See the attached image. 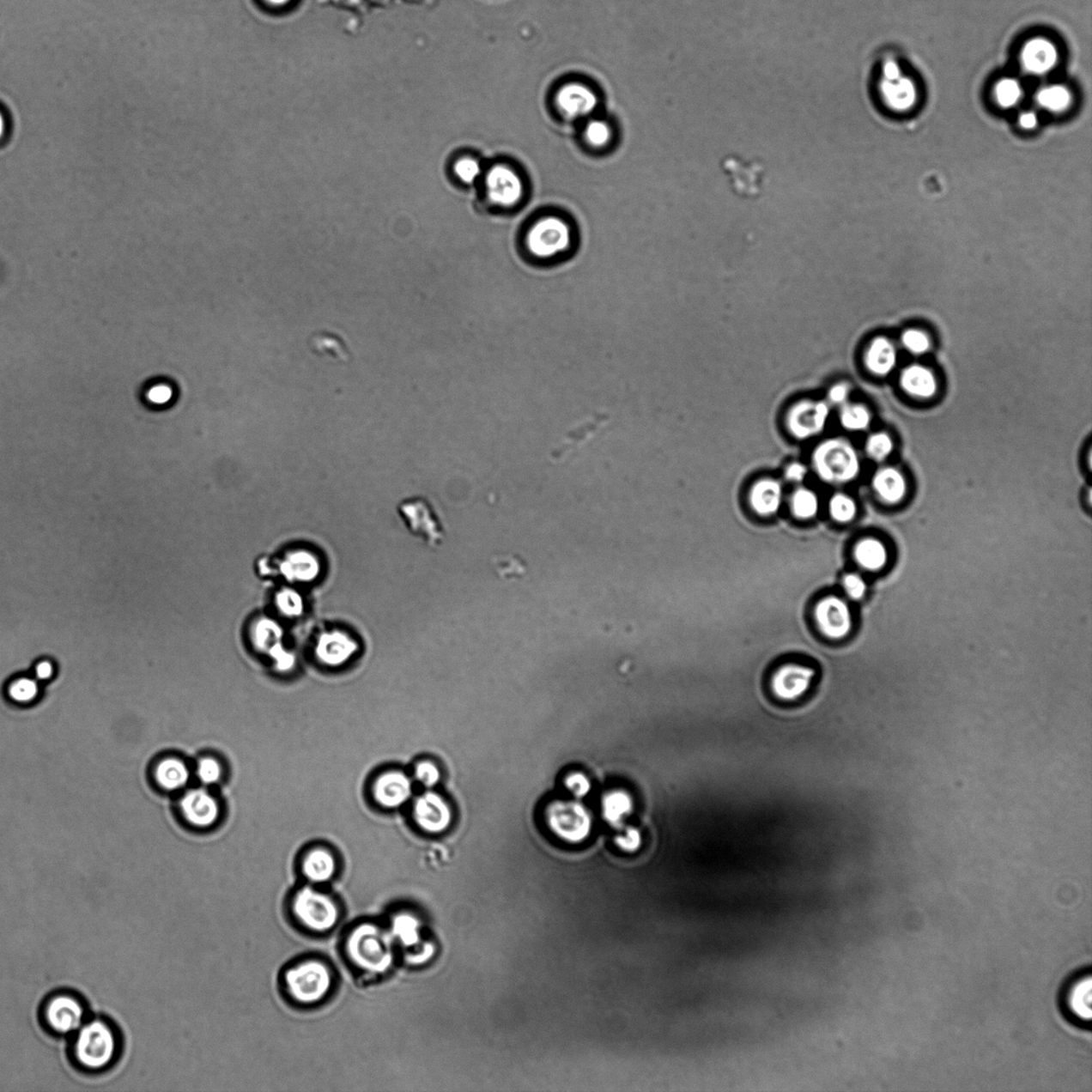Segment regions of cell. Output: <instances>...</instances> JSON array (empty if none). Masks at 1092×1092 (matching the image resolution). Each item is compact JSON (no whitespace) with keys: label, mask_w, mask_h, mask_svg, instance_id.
Listing matches in <instances>:
<instances>
[{"label":"cell","mask_w":1092,"mask_h":1092,"mask_svg":"<svg viewBox=\"0 0 1092 1092\" xmlns=\"http://www.w3.org/2000/svg\"><path fill=\"white\" fill-rule=\"evenodd\" d=\"M556 104L563 116L580 118L588 117L596 110L598 96L583 83L572 82L557 92Z\"/></svg>","instance_id":"15"},{"label":"cell","mask_w":1092,"mask_h":1092,"mask_svg":"<svg viewBox=\"0 0 1092 1092\" xmlns=\"http://www.w3.org/2000/svg\"><path fill=\"white\" fill-rule=\"evenodd\" d=\"M602 808L605 821L611 826L619 827L622 825L625 817L632 813L633 799L627 792H610L603 798Z\"/></svg>","instance_id":"28"},{"label":"cell","mask_w":1092,"mask_h":1092,"mask_svg":"<svg viewBox=\"0 0 1092 1092\" xmlns=\"http://www.w3.org/2000/svg\"><path fill=\"white\" fill-rule=\"evenodd\" d=\"M813 465L818 476L829 483L852 482L860 472V462L852 445L843 440H829L813 453Z\"/></svg>","instance_id":"5"},{"label":"cell","mask_w":1092,"mask_h":1092,"mask_svg":"<svg viewBox=\"0 0 1092 1092\" xmlns=\"http://www.w3.org/2000/svg\"><path fill=\"white\" fill-rule=\"evenodd\" d=\"M829 416V408L822 402L804 400L795 404L787 414V427L792 435L808 439L822 433Z\"/></svg>","instance_id":"11"},{"label":"cell","mask_w":1092,"mask_h":1092,"mask_svg":"<svg viewBox=\"0 0 1092 1092\" xmlns=\"http://www.w3.org/2000/svg\"><path fill=\"white\" fill-rule=\"evenodd\" d=\"M816 619L821 632L830 640H842L852 631L851 610L840 598L828 597L819 602Z\"/></svg>","instance_id":"12"},{"label":"cell","mask_w":1092,"mask_h":1092,"mask_svg":"<svg viewBox=\"0 0 1092 1092\" xmlns=\"http://www.w3.org/2000/svg\"><path fill=\"white\" fill-rule=\"evenodd\" d=\"M455 173L462 183L472 185L476 183L482 174V166L473 158H464L455 165Z\"/></svg>","instance_id":"38"},{"label":"cell","mask_w":1092,"mask_h":1092,"mask_svg":"<svg viewBox=\"0 0 1092 1092\" xmlns=\"http://www.w3.org/2000/svg\"><path fill=\"white\" fill-rule=\"evenodd\" d=\"M831 517L840 523L851 522L857 513V506L851 497L845 494H836L832 497L829 504Z\"/></svg>","instance_id":"35"},{"label":"cell","mask_w":1092,"mask_h":1092,"mask_svg":"<svg viewBox=\"0 0 1092 1092\" xmlns=\"http://www.w3.org/2000/svg\"><path fill=\"white\" fill-rule=\"evenodd\" d=\"M521 246L524 254L531 262L543 265L561 262L576 248L574 228L561 215H543L526 228Z\"/></svg>","instance_id":"2"},{"label":"cell","mask_w":1092,"mask_h":1092,"mask_svg":"<svg viewBox=\"0 0 1092 1092\" xmlns=\"http://www.w3.org/2000/svg\"><path fill=\"white\" fill-rule=\"evenodd\" d=\"M901 386L909 394L918 397H931L937 391V382L928 369L921 367H911L902 373Z\"/></svg>","instance_id":"25"},{"label":"cell","mask_w":1092,"mask_h":1092,"mask_svg":"<svg viewBox=\"0 0 1092 1092\" xmlns=\"http://www.w3.org/2000/svg\"><path fill=\"white\" fill-rule=\"evenodd\" d=\"M883 75L886 81H896L901 78V70L895 63H887L883 67Z\"/></svg>","instance_id":"50"},{"label":"cell","mask_w":1092,"mask_h":1092,"mask_svg":"<svg viewBox=\"0 0 1092 1092\" xmlns=\"http://www.w3.org/2000/svg\"><path fill=\"white\" fill-rule=\"evenodd\" d=\"M3 130H4L3 117V114L0 113V138H2V136L3 134Z\"/></svg>","instance_id":"52"},{"label":"cell","mask_w":1092,"mask_h":1092,"mask_svg":"<svg viewBox=\"0 0 1092 1092\" xmlns=\"http://www.w3.org/2000/svg\"><path fill=\"white\" fill-rule=\"evenodd\" d=\"M814 676L816 671L811 668L797 664H786L774 673L770 686L779 699L792 701L807 693Z\"/></svg>","instance_id":"13"},{"label":"cell","mask_w":1092,"mask_h":1092,"mask_svg":"<svg viewBox=\"0 0 1092 1092\" xmlns=\"http://www.w3.org/2000/svg\"><path fill=\"white\" fill-rule=\"evenodd\" d=\"M871 416L864 407L858 404L846 406L840 412V422L848 430H864L869 426Z\"/></svg>","instance_id":"34"},{"label":"cell","mask_w":1092,"mask_h":1092,"mask_svg":"<svg viewBox=\"0 0 1092 1092\" xmlns=\"http://www.w3.org/2000/svg\"><path fill=\"white\" fill-rule=\"evenodd\" d=\"M565 786L576 798H584L592 790L589 779L581 773H573L566 778Z\"/></svg>","instance_id":"43"},{"label":"cell","mask_w":1092,"mask_h":1092,"mask_svg":"<svg viewBox=\"0 0 1092 1092\" xmlns=\"http://www.w3.org/2000/svg\"><path fill=\"white\" fill-rule=\"evenodd\" d=\"M347 952L351 962L369 974H383L393 964L389 937L376 925L356 927L348 937Z\"/></svg>","instance_id":"4"},{"label":"cell","mask_w":1092,"mask_h":1092,"mask_svg":"<svg viewBox=\"0 0 1092 1092\" xmlns=\"http://www.w3.org/2000/svg\"><path fill=\"white\" fill-rule=\"evenodd\" d=\"M611 129L609 123L601 120H593L585 126V136L589 144L594 148L605 147L610 143L611 139Z\"/></svg>","instance_id":"36"},{"label":"cell","mask_w":1092,"mask_h":1092,"mask_svg":"<svg viewBox=\"0 0 1092 1092\" xmlns=\"http://www.w3.org/2000/svg\"><path fill=\"white\" fill-rule=\"evenodd\" d=\"M120 1029L103 1016H92L69 1038L68 1054L75 1068L91 1076L112 1069L121 1058Z\"/></svg>","instance_id":"1"},{"label":"cell","mask_w":1092,"mask_h":1092,"mask_svg":"<svg viewBox=\"0 0 1092 1092\" xmlns=\"http://www.w3.org/2000/svg\"><path fill=\"white\" fill-rule=\"evenodd\" d=\"M615 842L616 846L622 849L623 852H635L641 846L642 838L640 831L637 828L628 827L622 834L616 836Z\"/></svg>","instance_id":"41"},{"label":"cell","mask_w":1092,"mask_h":1092,"mask_svg":"<svg viewBox=\"0 0 1092 1092\" xmlns=\"http://www.w3.org/2000/svg\"><path fill=\"white\" fill-rule=\"evenodd\" d=\"M416 777L418 782L426 787H434L440 781V772L437 767L430 761H422L416 768Z\"/></svg>","instance_id":"44"},{"label":"cell","mask_w":1092,"mask_h":1092,"mask_svg":"<svg viewBox=\"0 0 1092 1092\" xmlns=\"http://www.w3.org/2000/svg\"><path fill=\"white\" fill-rule=\"evenodd\" d=\"M1039 104L1043 107L1052 110V112H1061L1068 107L1071 102V95L1064 87L1053 86L1046 88V89L1039 92L1037 96Z\"/></svg>","instance_id":"32"},{"label":"cell","mask_w":1092,"mask_h":1092,"mask_svg":"<svg viewBox=\"0 0 1092 1092\" xmlns=\"http://www.w3.org/2000/svg\"><path fill=\"white\" fill-rule=\"evenodd\" d=\"M1022 61L1029 72L1043 74L1054 67L1058 61V52L1053 44L1046 39H1034L1026 44Z\"/></svg>","instance_id":"20"},{"label":"cell","mask_w":1092,"mask_h":1092,"mask_svg":"<svg viewBox=\"0 0 1092 1092\" xmlns=\"http://www.w3.org/2000/svg\"><path fill=\"white\" fill-rule=\"evenodd\" d=\"M399 513L409 531L417 538L433 545L441 541L443 527L427 500L422 499L404 500L399 506Z\"/></svg>","instance_id":"9"},{"label":"cell","mask_w":1092,"mask_h":1092,"mask_svg":"<svg viewBox=\"0 0 1092 1092\" xmlns=\"http://www.w3.org/2000/svg\"><path fill=\"white\" fill-rule=\"evenodd\" d=\"M171 397V391L168 386L157 385L153 387L149 393V399L154 403L162 404L168 403Z\"/></svg>","instance_id":"46"},{"label":"cell","mask_w":1092,"mask_h":1092,"mask_svg":"<svg viewBox=\"0 0 1092 1092\" xmlns=\"http://www.w3.org/2000/svg\"><path fill=\"white\" fill-rule=\"evenodd\" d=\"M792 510L797 518L808 519L816 517L818 512V499L811 490L798 488L792 495Z\"/></svg>","instance_id":"30"},{"label":"cell","mask_w":1092,"mask_h":1092,"mask_svg":"<svg viewBox=\"0 0 1092 1092\" xmlns=\"http://www.w3.org/2000/svg\"><path fill=\"white\" fill-rule=\"evenodd\" d=\"M873 486L879 496L888 503H898L906 493L902 475L894 469H883L875 475Z\"/></svg>","instance_id":"27"},{"label":"cell","mask_w":1092,"mask_h":1092,"mask_svg":"<svg viewBox=\"0 0 1092 1092\" xmlns=\"http://www.w3.org/2000/svg\"><path fill=\"white\" fill-rule=\"evenodd\" d=\"M901 341L907 349L913 352V354H924L929 348L928 337L923 332L918 331V330L907 331L902 336Z\"/></svg>","instance_id":"42"},{"label":"cell","mask_w":1092,"mask_h":1092,"mask_svg":"<svg viewBox=\"0 0 1092 1092\" xmlns=\"http://www.w3.org/2000/svg\"><path fill=\"white\" fill-rule=\"evenodd\" d=\"M486 191L493 205L510 209L521 202L524 185L517 172L507 166H496L487 173Z\"/></svg>","instance_id":"10"},{"label":"cell","mask_w":1092,"mask_h":1092,"mask_svg":"<svg viewBox=\"0 0 1092 1092\" xmlns=\"http://www.w3.org/2000/svg\"><path fill=\"white\" fill-rule=\"evenodd\" d=\"M356 645L341 634H331L320 638L316 654L321 663L337 667L346 663L355 653Z\"/></svg>","instance_id":"19"},{"label":"cell","mask_w":1092,"mask_h":1092,"mask_svg":"<svg viewBox=\"0 0 1092 1092\" xmlns=\"http://www.w3.org/2000/svg\"><path fill=\"white\" fill-rule=\"evenodd\" d=\"M373 795L383 807L398 808L411 797L412 783L403 773H387L376 781Z\"/></svg>","instance_id":"18"},{"label":"cell","mask_w":1092,"mask_h":1092,"mask_svg":"<svg viewBox=\"0 0 1092 1092\" xmlns=\"http://www.w3.org/2000/svg\"><path fill=\"white\" fill-rule=\"evenodd\" d=\"M845 592L853 600H860L864 597L866 592V585L860 576L857 574H847L843 579Z\"/></svg>","instance_id":"45"},{"label":"cell","mask_w":1092,"mask_h":1092,"mask_svg":"<svg viewBox=\"0 0 1092 1092\" xmlns=\"http://www.w3.org/2000/svg\"><path fill=\"white\" fill-rule=\"evenodd\" d=\"M892 440L886 434L871 435L866 444V452L874 460L882 461L891 453Z\"/></svg>","instance_id":"39"},{"label":"cell","mask_w":1092,"mask_h":1092,"mask_svg":"<svg viewBox=\"0 0 1092 1092\" xmlns=\"http://www.w3.org/2000/svg\"><path fill=\"white\" fill-rule=\"evenodd\" d=\"M750 501L755 513L772 515L778 513L782 503V487L774 479H763L752 488Z\"/></svg>","instance_id":"21"},{"label":"cell","mask_w":1092,"mask_h":1092,"mask_svg":"<svg viewBox=\"0 0 1092 1092\" xmlns=\"http://www.w3.org/2000/svg\"><path fill=\"white\" fill-rule=\"evenodd\" d=\"M995 96L999 105L1003 107H1011L1018 103L1021 96V88L1015 79H1003L995 88Z\"/></svg>","instance_id":"37"},{"label":"cell","mask_w":1092,"mask_h":1092,"mask_svg":"<svg viewBox=\"0 0 1092 1092\" xmlns=\"http://www.w3.org/2000/svg\"><path fill=\"white\" fill-rule=\"evenodd\" d=\"M393 932L404 945L420 941V923L411 915L400 914L393 921Z\"/></svg>","instance_id":"31"},{"label":"cell","mask_w":1092,"mask_h":1092,"mask_svg":"<svg viewBox=\"0 0 1092 1092\" xmlns=\"http://www.w3.org/2000/svg\"><path fill=\"white\" fill-rule=\"evenodd\" d=\"M303 874L310 882L324 883L331 880L337 871L336 858L324 849H315L303 861Z\"/></svg>","instance_id":"23"},{"label":"cell","mask_w":1092,"mask_h":1092,"mask_svg":"<svg viewBox=\"0 0 1092 1092\" xmlns=\"http://www.w3.org/2000/svg\"><path fill=\"white\" fill-rule=\"evenodd\" d=\"M180 809L186 821L197 828L214 825L219 816L217 801L205 790L188 792L180 801Z\"/></svg>","instance_id":"17"},{"label":"cell","mask_w":1092,"mask_h":1092,"mask_svg":"<svg viewBox=\"0 0 1092 1092\" xmlns=\"http://www.w3.org/2000/svg\"><path fill=\"white\" fill-rule=\"evenodd\" d=\"M155 776L157 782L165 790L176 791L187 785L191 774L183 761L170 757L158 764Z\"/></svg>","instance_id":"26"},{"label":"cell","mask_w":1092,"mask_h":1092,"mask_svg":"<svg viewBox=\"0 0 1092 1092\" xmlns=\"http://www.w3.org/2000/svg\"><path fill=\"white\" fill-rule=\"evenodd\" d=\"M52 675H54V666L48 660L39 662L35 667V676L39 681L50 680Z\"/></svg>","instance_id":"48"},{"label":"cell","mask_w":1092,"mask_h":1092,"mask_svg":"<svg viewBox=\"0 0 1092 1092\" xmlns=\"http://www.w3.org/2000/svg\"><path fill=\"white\" fill-rule=\"evenodd\" d=\"M91 1016L86 999L73 990H56L39 1006L42 1028L55 1037L68 1039Z\"/></svg>","instance_id":"3"},{"label":"cell","mask_w":1092,"mask_h":1092,"mask_svg":"<svg viewBox=\"0 0 1092 1092\" xmlns=\"http://www.w3.org/2000/svg\"><path fill=\"white\" fill-rule=\"evenodd\" d=\"M292 909L297 921L315 932L331 931L340 919L337 902L311 887L298 889L293 898Z\"/></svg>","instance_id":"7"},{"label":"cell","mask_w":1092,"mask_h":1092,"mask_svg":"<svg viewBox=\"0 0 1092 1092\" xmlns=\"http://www.w3.org/2000/svg\"><path fill=\"white\" fill-rule=\"evenodd\" d=\"M270 2L275 4H283L285 3H288V0H270Z\"/></svg>","instance_id":"53"},{"label":"cell","mask_w":1092,"mask_h":1092,"mask_svg":"<svg viewBox=\"0 0 1092 1092\" xmlns=\"http://www.w3.org/2000/svg\"><path fill=\"white\" fill-rule=\"evenodd\" d=\"M285 985L290 997L298 1003L310 1005L327 997L332 986V974L327 964L308 960L286 972Z\"/></svg>","instance_id":"6"},{"label":"cell","mask_w":1092,"mask_h":1092,"mask_svg":"<svg viewBox=\"0 0 1092 1092\" xmlns=\"http://www.w3.org/2000/svg\"><path fill=\"white\" fill-rule=\"evenodd\" d=\"M8 695L16 703L32 702L39 695L38 682L29 677H21L11 682L8 689Z\"/></svg>","instance_id":"33"},{"label":"cell","mask_w":1092,"mask_h":1092,"mask_svg":"<svg viewBox=\"0 0 1092 1092\" xmlns=\"http://www.w3.org/2000/svg\"><path fill=\"white\" fill-rule=\"evenodd\" d=\"M1091 1003L1092 980L1089 973L1070 981L1064 994V1007L1070 1018H1073L1077 1023H1089Z\"/></svg>","instance_id":"16"},{"label":"cell","mask_w":1092,"mask_h":1092,"mask_svg":"<svg viewBox=\"0 0 1092 1092\" xmlns=\"http://www.w3.org/2000/svg\"><path fill=\"white\" fill-rule=\"evenodd\" d=\"M896 355L892 343L886 338H877L870 346L865 355L867 368L875 375H888L895 365Z\"/></svg>","instance_id":"24"},{"label":"cell","mask_w":1092,"mask_h":1092,"mask_svg":"<svg viewBox=\"0 0 1092 1092\" xmlns=\"http://www.w3.org/2000/svg\"><path fill=\"white\" fill-rule=\"evenodd\" d=\"M848 387L845 385H834L829 391V399L836 404L843 403L848 397Z\"/></svg>","instance_id":"49"},{"label":"cell","mask_w":1092,"mask_h":1092,"mask_svg":"<svg viewBox=\"0 0 1092 1092\" xmlns=\"http://www.w3.org/2000/svg\"><path fill=\"white\" fill-rule=\"evenodd\" d=\"M854 557L864 569L878 571L886 565L887 549L878 540L864 539L854 549Z\"/></svg>","instance_id":"29"},{"label":"cell","mask_w":1092,"mask_h":1092,"mask_svg":"<svg viewBox=\"0 0 1092 1092\" xmlns=\"http://www.w3.org/2000/svg\"><path fill=\"white\" fill-rule=\"evenodd\" d=\"M807 468L801 464H792L786 470V478L790 482H800L807 476Z\"/></svg>","instance_id":"47"},{"label":"cell","mask_w":1092,"mask_h":1092,"mask_svg":"<svg viewBox=\"0 0 1092 1092\" xmlns=\"http://www.w3.org/2000/svg\"><path fill=\"white\" fill-rule=\"evenodd\" d=\"M197 774L204 785H214L221 777V766L214 759H203L197 765Z\"/></svg>","instance_id":"40"},{"label":"cell","mask_w":1092,"mask_h":1092,"mask_svg":"<svg viewBox=\"0 0 1092 1092\" xmlns=\"http://www.w3.org/2000/svg\"><path fill=\"white\" fill-rule=\"evenodd\" d=\"M545 821L550 831L569 843H580L592 830V817L588 809L578 801L557 800L545 810Z\"/></svg>","instance_id":"8"},{"label":"cell","mask_w":1092,"mask_h":1092,"mask_svg":"<svg viewBox=\"0 0 1092 1092\" xmlns=\"http://www.w3.org/2000/svg\"><path fill=\"white\" fill-rule=\"evenodd\" d=\"M1020 124L1026 130H1032L1037 125V118L1033 112L1023 113L1020 117Z\"/></svg>","instance_id":"51"},{"label":"cell","mask_w":1092,"mask_h":1092,"mask_svg":"<svg viewBox=\"0 0 1092 1092\" xmlns=\"http://www.w3.org/2000/svg\"><path fill=\"white\" fill-rule=\"evenodd\" d=\"M884 100L889 107L904 112L913 107L917 100V90L913 82L908 78H898L896 81H884L880 86Z\"/></svg>","instance_id":"22"},{"label":"cell","mask_w":1092,"mask_h":1092,"mask_svg":"<svg viewBox=\"0 0 1092 1092\" xmlns=\"http://www.w3.org/2000/svg\"><path fill=\"white\" fill-rule=\"evenodd\" d=\"M414 818L422 830L441 834L451 825L452 810L441 796L427 792L416 800Z\"/></svg>","instance_id":"14"}]
</instances>
